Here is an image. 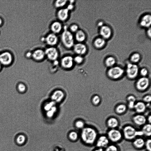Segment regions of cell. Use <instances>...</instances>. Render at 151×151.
Segmentation results:
<instances>
[{"label": "cell", "mask_w": 151, "mask_h": 151, "mask_svg": "<svg viewBox=\"0 0 151 151\" xmlns=\"http://www.w3.org/2000/svg\"><path fill=\"white\" fill-rule=\"evenodd\" d=\"M99 134L94 128L87 127L83 129L81 134L82 141L86 144L89 145H95Z\"/></svg>", "instance_id": "1"}, {"label": "cell", "mask_w": 151, "mask_h": 151, "mask_svg": "<svg viewBox=\"0 0 151 151\" xmlns=\"http://www.w3.org/2000/svg\"><path fill=\"white\" fill-rule=\"evenodd\" d=\"M61 39L63 44L66 48L70 49L74 45V36L72 33L67 29L66 27L61 34Z\"/></svg>", "instance_id": "2"}, {"label": "cell", "mask_w": 151, "mask_h": 151, "mask_svg": "<svg viewBox=\"0 0 151 151\" xmlns=\"http://www.w3.org/2000/svg\"><path fill=\"white\" fill-rule=\"evenodd\" d=\"M137 130L130 125L124 126L121 130L123 138L129 141H132L137 137Z\"/></svg>", "instance_id": "3"}, {"label": "cell", "mask_w": 151, "mask_h": 151, "mask_svg": "<svg viewBox=\"0 0 151 151\" xmlns=\"http://www.w3.org/2000/svg\"><path fill=\"white\" fill-rule=\"evenodd\" d=\"M106 135L110 142L113 144L120 142L123 138L121 130L118 128L109 129Z\"/></svg>", "instance_id": "4"}, {"label": "cell", "mask_w": 151, "mask_h": 151, "mask_svg": "<svg viewBox=\"0 0 151 151\" xmlns=\"http://www.w3.org/2000/svg\"><path fill=\"white\" fill-rule=\"evenodd\" d=\"M124 72V70L121 67L114 66L109 68L107 71V75L109 78L116 80L122 77Z\"/></svg>", "instance_id": "5"}, {"label": "cell", "mask_w": 151, "mask_h": 151, "mask_svg": "<svg viewBox=\"0 0 151 151\" xmlns=\"http://www.w3.org/2000/svg\"><path fill=\"white\" fill-rule=\"evenodd\" d=\"M139 70V67L136 64L128 63L125 71L126 76L130 79H134L137 77Z\"/></svg>", "instance_id": "6"}, {"label": "cell", "mask_w": 151, "mask_h": 151, "mask_svg": "<svg viewBox=\"0 0 151 151\" xmlns=\"http://www.w3.org/2000/svg\"><path fill=\"white\" fill-rule=\"evenodd\" d=\"M150 85L149 79L147 77H141L137 80L135 83V87L138 91H143L148 88Z\"/></svg>", "instance_id": "7"}, {"label": "cell", "mask_w": 151, "mask_h": 151, "mask_svg": "<svg viewBox=\"0 0 151 151\" xmlns=\"http://www.w3.org/2000/svg\"><path fill=\"white\" fill-rule=\"evenodd\" d=\"M110 142L106 134L99 135L95 142L96 147L105 149L109 144Z\"/></svg>", "instance_id": "8"}, {"label": "cell", "mask_w": 151, "mask_h": 151, "mask_svg": "<svg viewBox=\"0 0 151 151\" xmlns=\"http://www.w3.org/2000/svg\"><path fill=\"white\" fill-rule=\"evenodd\" d=\"M45 56L50 60H56L59 56V52L57 49L54 47L47 48L45 51Z\"/></svg>", "instance_id": "9"}, {"label": "cell", "mask_w": 151, "mask_h": 151, "mask_svg": "<svg viewBox=\"0 0 151 151\" xmlns=\"http://www.w3.org/2000/svg\"><path fill=\"white\" fill-rule=\"evenodd\" d=\"M12 61V57L10 53L5 52L0 54V63L1 65L8 66Z\"/></svg>", "instance_id": "10"}, {"label": "cell", "mask_w": 151, "mask_h": 151, "mask_svg": "<svg viewBox=\"0 0 151 151\" xmlns=\"http://www.w3.org/2000/svg\"><path fill=\"white\" fill-rule=\"evenodd\" d=\"M74 62L73 58L70 55H66L63 57L60 61L62 66L66 69H69L72 68Z\"/></svg>", "instance_id": "11"}, {"label": "cell", "mask_w": 151, "mask_h": 151, "mask_svg": "<svg viewBox=\"0 0 151 151\" xmlns=\"http://www.w3.org/2000/svg\"><path fill=\"white\" fill-rule=\"evenodd\" d=\"M73 47L74 51L78 55L82 56L84 55L87 51L86 46L82 43L78 42L74 44Z\"/></svg>", "instance_id": "12"}, {"label": "cell", "mask_w": 151, "mask_h": 151, "mask_svg": "<svg viewBox=\"0 0 151 151\" xmlns=\"http://www.w3.org/2000/svg\"><path fill=\"white\" fill-rule=\"evenodd\" d=\"M44 40L47 45L51 47H53L57 44L58 38L56 34L52 32L48 34L44 38Z\"/></svg>", "instance_id": "13"}, {"label": "cell", "mask_w": 151, "mask_h": 151, "mask_svg": "<svg viewBox=\"0 0 151 151\" xmlns=\"http://www.w3.org/2000/svg\"><path fill=\"white\" fill-rule=\"evenodd\" d=\"M132 120L134 124L138 126L142 127L147 123V118L144 115L141 114L134 115L132 117Z\"/></svg>", "instance_id": "14"}, {"label": "cell", "mask_w": 151, "mask_h": 151, "mask_svg": "<svg viewBox=\"0 0 151 151\" xmlns=\"http://www.w3.org/2000/svg\"><path fill=\"white\" fill-rule=\"evenodd\" d=\"M145 140L142 137H137L133 140L132 145L135 149L141 150L144 148Z\"/></svg>", "instance_id": "15"}, {"label": "cell", "mask_w": 151, "mask_h": 151, "mask_svg": "<svg viewBox=\"0 0 151 151\" xmlns=\"http://www.w3.org/2000/svg\"><path fill=\"white\" fill-rule=\"evenodd\" d=\"M111 28L108 26L103 25L100 29V34L101 37L105 40L109 38L111 36Z\"/></svg>", "instance_id": "16"}, {"label": "cell", "mask_w": 151, "mask_h": 151, "mask_svg": "<svg viewBox=\"0 0 151 151\" xmlns=\"http://www.w3.org/2000/svg\"><path fill=\"white\" fill-rule=\"evenodd\" d=\"M69 11L67 8L60 9L57 13V16L58 19L62 22L65 21L68 18Z\"/></svg>", "instance_id": "17"}, {"label": "cell", "mask_w": 151, "mask_h": 151, "mask_svg": "<svg viewBox=\"0 0 151 151\" xmlns=\"http://www.w3.org/2000/svg\"><path fill=\"white\" fill-rule=\"evenodd\" d=\"M45 56V51L42 49H37L32 52V57L35 60L40 61L42 60Z\"/></svg>", "instance_id": "18"}, {"label": "cell", "mask_w": 151, "mask_h": 151, "mask_svg": "<svg viewBox=\"0 0 151 151\" xmlns=\"http://www.w3.org/2000/svg\"><path fill=\"white\" fill-rule=\"evenodd\" d=\"M106 126L109 129L117 128L119 125L118 119L116 117H111L109 118L106 122Z\"/></svg>", "instance_id": "19"}, {"label": "cell", "mask_w": 151, "mask_h": 151, "mask_svg": "<svg viewBox=\"0 0 151 151\" xmlns=\"http://www.w3.org/2000/svg\"><path fill=\"white\" fill-rule=\"evenodd\" d=\"M140 25L142 27L148 28L151 24V16L150 14H146L144 15L140 19Z\"/></svg>", "instance_id": "20"}, {"label": "cell", "mask_w": 151, "mask_h": 151, "mask_svg": "<svg viewBox=\"0 0 151 151\" xmlns=\"http://www.w3.org/2000/svg\"><path fill=\"white\" fill-rule=\"evenodd\" d=\"M50 29L52 33L56 34L61 32L62 29V25L60 22L55 21L51 24Z\"/></svg>", "instance_id": "21"}, {"label": "cell", "mask_w": 151, "mask_h": 151, "mask_svg": "<svg viewBox=\"0 0 151 151\" xmlns=\"http://www.w3.org/2000/svg\"><path fill=\"white\" fill-rule=\"evenodd\" d=\"M146 104L142 101H138L135 103L134 109L138 114H141L145 111L147 108Z\"/></svg>", "instance_id": "22"}, {"label": "cell", "mask_w": 151, "mask_h": 151, "mask_svg": "<svg viewBox=\"0 0 151 151\" xmlns=\"http://www.w3.org/2000/svg\"><path fill=\"white\" fill-rule=\"evenodd\" d=\"M64 96V93L60 90L55 91L52 94L51 98L53 102H59L63 99Z\"/></svg>", "instance_id": "23"}, {"label": "cell", "mask_w": 151, "mask_h": 151, "mask_svg": "<svg viewBox=\"0 0 151 151\" xmlns=\"http://www.w3.org/2000/svg\"><path fill=\"white\" fill-rule=\"evenodd\" d=\"M75 39L79 43H82L86 38V36L84 32L81 29H78L75 34Z\"/></svg>", "instance_id": "24"}, {"label": "cell", "mask_w": 151, "mask_h": 151, "mask_svg": "<svg viewBox=\"0 0 151 151\" xmlns=\"http://www.w3.org/2000/svg\"><path fill=\"white\" fill-rule=\"evenodd\" d=\"M141 130L142 131L143 136L149 138L151 135V125L148 123H146L142 127Z\"/></svg>", "instance_id": "25"}, {"label": "cell", "mask_w": 151, "mask_h": 151, "mask_svg": "<svg viewBox=\"0 0 151 151\" xmlns=\"http://www.w3.org/2000/svg\"><path fill=\"white\" fill-rule=\"evenodd\" d=\"M105 40L101 37L96 38L93 42L94 46L98 48L102 47L105 45Z\"/></svg>", "instance_id": "26"}, {"label": "cell", "mask_w": 151, "mask_h": 151, "mask_svg": "<svg viewBox=\"0 0 151 151\" xmlns=\"http://www.w3.org/2000/svg\"><path fill=\"white\" fill-rule=\"evenodd\" d=\"M127 109V106L124 104L118 105L115 108L116 113L119 114H122L126 111Z\"/></svg>", "instance_id": "27"}, {"label": "cell", "mask_w": 151, "mask_h": 151, "mask_svg": "<svg viewBox=\"0 0 151 151\" xmlns=\"http://www.w3.org/2000/svg\"><path fill=\"white\" fill-rule=\"evenodd\" d=\"M105 63L106 66L110 68L114 66L116 63V59L112 56H109L106 59Z\"/></svg>", "instance_id": "28"}, {"label": "cell", "mask_w": 151, "mask_h": 151, "mask_svg": "<svg viewBox=\"0 0 151 151\" xmlns=\"http://www.w3.org/2000/svg\"><path fill=\"white\" fill-rule=\"evenodd\" d=\"M141 58L139 54L135 52L130 57V60L133 63L136 64L138 62Z\"/></svg>", "instance_id": "29"}, {"label": "cell", "mask_w": 151, "mask_h": 151, "mask_svg": "<svg viewBox=\"0 0 151 151\" xmlns=\"http://www.w3.org/2000/svg\"><path fill=\"white\" fill-rule=\"evenodd\" d=\"M104 150V151H120L118 146L113 143L110 144Z\"/></svg>", "instance_id": "30"}, {"label": "cell", "mask_w": 151, "mask_h": 151, "mask_svg": "<svg viewBox=\"0 0 151 151\" xmlns=\"http://www.w3.org/2000/svg\"><path fill=\"white\" fill-rule=\"evenodd\" d=\"M67 1V0H56L54 3V5L57 8H62L66 4Z\"/></svg>", "instance_id": "31"}, {"label": "cell", "mask_w": 151, "mask_h": 151, "mask_svg": "<svg viewBox=\"0 0 151 151\" xmlns=\"http://www.w3.org/2000/svg\"><path fill=\"white\" fill-rule=\"evenodd\" d=\"M101 101V98L98 95H95L92 97L91 101L92 104L95 106L98 105L100 103Z\"/></svg>", "instance_id": "32"}, {"label": "cell", "mask_w": 151, "mask_h": 151, "mask_svg": "<svg viewBox=\"0 0 151 151\" xmlns=\"http://www.w3.org/2000/svg\"><path fill=\"white\" fill-rule=\"evenodd\" d=\"M144 148L147 151H151V139L148 138L145 140Z\"/></svg>", "instance_id": "33"}, {"label": "cell", "mask_w": 151, "mask_h": 151, "mask_svg": "<svg viewBox=\"0 0 151 151\" xmlns=\"http://www.w3.org/2000/svg\"><path fill=\"white\" fill-rule=\"evenodd\" d=\"M17 88L18 91L21 93L25 92L26 89V86L22 83H19L18 84Z\"/></svg>", "instance_id": "34"}, {"label": "cell", "mask_w": 151, "mask_h": 151, "mask_svg": "<svg viewBox=\"0 0 151 151\" xmlns=\"http://www.w3.org/2000/svg\"><path fill=\"white\" fill-rule=\"evenodd\" d=\"M139 73L142 77H146L148 73V71L147 68H143L139 70Z\"/></svg>", "instance_id": "35"}, {"label": "cell", "mask_w": 151, "mask_h": 151, "mask_svg": "<svg viewBox=\"0 0 151 151\" xmlns=\"http://www.w3.org/2000/svg\"><path fill=\"white\" fill-rule=\"evenodd\" d=\"M25 140V137L23 135H19L17 138V142L18 144L21 145L23 144Z\"/></svg>", "instance_id": "36"}, {"label": "cell", "mask_w": 151, "mask_h": 151, "mask_svg": "<svg viewBox=\"0 0 151 151\" xmlns=\"http://www.w3.org/2000/svg\"><path fill=\"white\" fill-rule=\"evenodd\" d=\"M74 62L77 64H81L83 60V58L81 55H77L73 58Z\"/></svg>", "instance_id": "37"}, {"label": "cell", "mask_w": 151, "mask_h": 151, "mask_svg": "<svg viewBox=\"0 0 151 151\" xmlns=\"http://www.w3.org/2000/svg\"><path fill=\"white\" fill-rule=\"evenodd\" d=\"M69 29L71 32L76 33L78 30V26L76 24H73L70 26Z\"/></svg>", "instance_id": "38"}, {"label": "cell", "mask_w": 151, "mask_h": 151, "mask_svg": "<svg viewBox=\"0 0 151 151\" xmlns=\"http://www.w3.org/2000/svg\"><path fill=\"white\" fill-rule=\"evenodd\" d=\"M54 102L53 101L49 102L45 105L44 109L46 111H48L54 106Z\"/></svg>", "instance_id": "39"}, {"label": "cell", "mask_w": 151, "mask_h": 151, "mask_svg": "<svg viewBox=\"0 0 151 151\" xmlns=\"http://www.w3.org/2000/svg\"><path fill=\"white\" fill-rule=\"evenodd\" d=\"M69 137L70 139L72 140H75L78 138V135L75 132H70L69 135Z\"/></svg>", "instance_id": "40"}, {"label": "cell", "mask_w": 151, "mask_h": 151, "mask_svg": "<svg viewBox=\"0 0 151 151\" xmlns=\"http://www.w3.org/2000/svg\"><path fill=\"white\" fill-rule=\"evenodd\" d=\"M84 123L81 120L77 121L75 123V126L77 128L79 129H83L84 127Z\"/></svg>", "instance_id": "41"}, {"label": "cell", "mask_w": 151, "mask_h": 151, "mask_svg": "<svg viewBox=\"0 0 151 151\" xmlns=\"http://www.w3.org/2000/svg\"><path fill=\"white\" fill-rule=\"evenodd\" d=\"M56 110V108L54 106L47 112V115L49 117H52Z\"/></svg>", "instance_id": "42"}, {"label": "cell", "mask_w": 151, "mask_h": 151, "mask_svg": "<svg viewBox=\"0 0 151 151\" xmlns=\"http://www.w3.org/2000/svg\"><path fill=\"white\" fill-rule=\"evenodd\" d=\"M151 100V96L150 95H147L143 98V102L147 104L150 103Z\"/></svg>", "instance_id": "43"}, {"label": "cell", "mask_w": 151, "mask_h": 151, "mask_svg": "<svg viewBox=\"0 0 151 151\" xmlns=\"http://www.w3.org/2000/svg\"><path fill=\"white\" fill-rule=\"evenodd\" d=\"M127 100L128 102L130 101L136 102V99L134 96L133 95H129L127 97Z\"/></svg>", "instance_id": "44"}, {"label": "cell", "mask_w": 151, "mask_h": 151, "mask_svg": "<svg viewBox=\"0 0 151 151\" xmlns=\"http://www.w3.org/2000/svg\"><path fill=\"white\" fill-rule=\"evenodd\" d=\"M136 102L130 101L128 102V107L130 109H134Z\"/></svg>", "instance_id": "45"}, {"label": "cell", "mask_w": 151, "mask_h": 151, "mask_svg": "<svg viewBox=\"0 0 151 151\" xmlns=\"http://www.w3.org/2000/svg\"><path fill=\"white\" fill-rule=\"evenodd\" d=\"M74 8V6L73 4L70 3L68 6L67 8L69 11L73 9Z\"/></svg>", "instance_id": "46"}, {"label": "cell", "mask_w": 151, "mask_h": 151, "mask_svg": "<svg viewBox=\"0 0 151 151\" xmlns=\"http://www.w3.org/2000/svg\"><path fill=\"white\" fill-rule=\"evenodd\" d=\"M25 55L26 57L29 58L32 57V53L30 52H28L26 53Z\"/></svg>", "instance_id": "47"}, {"label": "cell", "mask_w": 151, "mask_h": 151, "mask_svg": "<svg viewBox=\"0 0 151 151\" xmlns=\"http://www.w3.org/2000/svg\"><path fill=\"white\" fill-rule=\"evenodd\" d=\"M93 151H104V150L102 148L96 147Z\"/></svg>", "instance_id": "48"}, {"label": "cell", "mask_w": 151, "mask_h": 151, "mask_svg": "<svg viewBox=\"0 0 151 151\" xmlns=\"http://www.w3.org/2000/svg\"><path fill=\"white\" fill-rule=\"evenodd\" d=\"M147 121L148 122V123L150 124L151 122V116L150 115H149L147 118Z\"/></svg>", "instance_id": "49"}, {"label": "cell", "mask_w": 151, "mask_h": 151, "mask_svg": "<svg viewBox=\"0 0 151 151\" xmlns=\"http://www.w3.org/2000/svg\"><path fill=\"white\" fill-rule=\"evenodd\" d=\"M147 35L150 38L151 37V29L149 28V29L147 30Z\"/></svg>", "instance_id": "50"}, {"label": "cell", "mask_w": 151, "mask_h": 151, "mask_svg": "<svg viewBox=\"0 0 151 151\" xmlns=\"http://www.w3.org/2000/svg\"><path fill=\"white\" fill-rule=\"evenodd\" d=\"M103 22H100L98 23V26L101 27L103 26Z\"/></svg>", "instance_id": "51"}, {"label": "cell", "mask_w": 151, "mask_h": 151, "mask_svg": "<svg viewBox=\"0 0 151 151\" xmlns=\"http://www.w3.org/2000/svg\"><path fill=\"white\" fill-rule=\"evenodd\" d=\"M2 20L1 18H0V26L2 24Z\"/></svg>", "instance_id": "52"}, {"label": "cell", "mask_w": 151, "mask_h": 151, "mask_svg": "<svg viewBox=\"0 0 151 151\" xmlns=\"http://www.w3.org/2000/svg\"><path fill=\"white\" fill-rule=\"evenodd\" d=\"M2 66H1V65L0 63V71L1 70V69Z\"/></svg>", "instance_id": "53"}]
</instances>
